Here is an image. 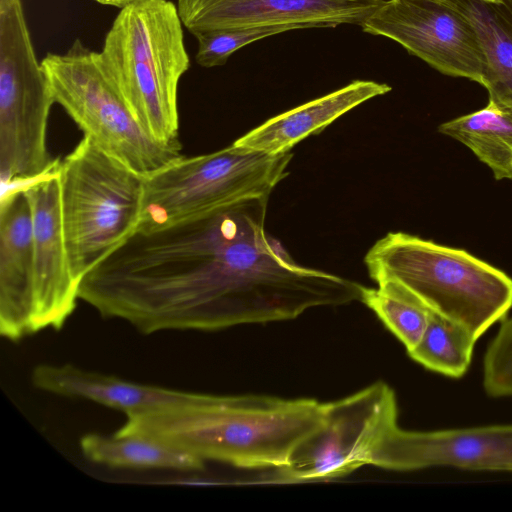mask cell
Instances as JSON below:
<instances>
[{
  "instance_id": "obj_1",
  "label": "cell",
  "mask_w": 512,
  "mask_h": 512,
  "mask_svg": "<svg viewBox=\"0 0 512 512\" xmlns=\"http://www.w3.org/2000/svg\"><path fill=\"white\" fill-rule=\"evenodd\" d=\"M268 199L136 230L84 276L80 299L143 334L297 318L317 275L266 232Z\"/></svg>"
},
{
  "instance_id": "obj_2",
  "label": "cell",
  "mask_w": 512,
  "mask_h": 512,
  "mask_svg": "<svg viewBox=\"0 0 512 512\" xmlns=\"http://www.w3.org/2000/svg\"><path fill=\"white\" fill-rule=\"evenodd\" d=\"M325 408L311 398L212 394L203 404L128 415L115 433L151 437L203 461L276 470L323 426Z\"/></svg>"
},
{
  "instance_id": "obj_3",
  "label": "cell",
  "mask_w": 512,
  "mask_h": 512,
  "mask_svg": "<svg viewBox=\"0 0 512 512\" xmlns=\"http://www.w3.org/2000/svg\"><path fill=\"white\" fill-rule=\"evenodd\" d=\"M177 5L137 0L120 9L99 52L104 70L139 124L178 140V84L190 67Z\"/></svg>"
},
{
  "instance_id": "obj_4",
  "label": "cell",
  "mask_w": 512,
  "mask_h": 512,
  "mask_svg": "<svg viewBox=\"0 0 512 512\" xmlns=\"http://www.w3.org/2000/svg\"><path fill=\"white\" fill-rule=\"evenodd\" d=\"M364 263L376 283L403 285L476 340L512 308V278L463 249L389 232L367 251Z\"/></svg>"
},
{
  "instance_id": "obj_5",
  "label": "cell",
  "mask_w": 512,
  "mask_h": 512,
  "mask_svg": "<svg viewBox=\"0 0 512 512\" xmlns=\"http://www.w3.org/2000/svg\"><path fill=\"white\" fill-rule=\"evenodd\" d=\"M68 258L84 276L138 228L145 177L101 150L90 137L56 166Z\"/></svg>"
},
{
  "instance_id": "obj_6",
  "label": "cell",
  "mask_w": 512,
  "mask_h": 512,
  "mask_svg": "<svg viewBox=\"0 0 512 512\" xmlns=\"http://www.w3.org/2000/svg\"><path fill=\"white\" fill-rule=\"evenodd\" d=\"M292 158L291 151L266 154L233 143L204 155H182L145 177L137 230H157L244 201L269 198L287 177Z\"/></svg>"
},
{
  "instance_id": "obj_7",
  "label": "cell",
  "mask_w": 512,
  "mask_h": 512,
  "mask_svg": "<svg viewBox=\"0 0 512 512\" xmlns=\"http://www.w3.org/2000/svg\"><path fill=\"white\" fill-rule=\"evenodd\" d=\"M55 103L105 153L147 177L180 158V142H162L135 119L107 76L99 52L76 39L41 61Z\"/></svg>"
},
{
  "instance_id": "obj_8",
  "label": "cell",
  "mask_w": 512,
  "mask_h": 512,
  "mask_svg": "<svg viewBox=\"0 0 512 512\" xmlns=\"http://www.w3.org/2000/svg\"><path fill=\"white\" fill-rule=\"evenodd\" d=\"M54 103L22 0H0V175L7 187L34 181L57 166L47 148Z\"/></svg>"
},
{
  "instance_id": "obj_9",
  "label": "cell",
  "mask_w": 512,
  "mask_h": 512,
  "mask_svg": "<svg viewBox=\"0 0 512 512\" xmlns=\"http://www.w3.org/2000/svg\"><path fill=\"white\" fill-rule=\"evenodd\" d=\"M398 425L394 390L377 381L349 396L326 403L323 426L276 469L282 483L327 481L369 465L388 433Z\"/></svg>"
},
{
  "instance_id": "obj_10",
  "label": "cell",
  "mask_w": 512,
  "mask_h": 512,
  "mask_svg": "<svg viewBox=\"0 0 512 512\" xmlns=\"http://www.w3.org/2000/svg\"><path fill=\"white\" fill-rule=\"evenodd\" d=\"M361 27L398 42L442 74L482 83V46L456 0L384 1Z\"/></svg>"
},
{
  "instance_id": "obj_11",
  "label": "cell",
  "mask_w": 512,
  "mask_h": 512,
  "mask_svg": "<svg viewBox=\"0 0 512 512\" xmlns=\"http://www.w3.org/2000/svg\"><path fill=\"white\" fill-rule=\"evenodd\" d=\"M369 465L393 471L453 467L512 472V424L415 431L394 427Z\"/></svg>"
},
{
  "instance_id": "obj_12",
  "label": "cell",
  "mask_w": 512,
  "mask_h": 512,
  "mask_svg": "<svg viewBox=\"0 0 512 512\" xmlns=\"http://www.w3.org/2000/svg\"><path fill=\"white\" fill-rule=\"evenodd\" d=\"M33 218L34 295L32 333L61 329L76 308L80 283L75 279L66 248L56 167L23 183Z\"/></svg>"
},
{
  "instance_id": "obj_13",
  "label": "cell",
  "mask_w": 512,
  "mask_h": 512,
  "mask_svg": "<svg viewBox=\"0 0 512 512\" xmlns=\"http://www.w3.org/2000/svg\"><path fill=\"white\" fill-rule=\"evenodd\" d=\"M384 0H177L192 34L215 30L296 25L300 29L362 24Z\"/></svg>"
},
{
  "instance_id": "obj_14",
  "label": "cell",
  "mask_w": 512,
  "mask_h": 512,
  "mask_svg": "<svg viewBox=\"0 0 512 512\" xmlns=\"http://www.w3.org/2000/svg\"><path fill=\"white\" fill-rule=\"evenodd\" d=\"M34 295L33 218L23 184L0 201V333L11 341L32 335Z\"/></svg>"
},
{
  "instance_id": "obj_15",
  "label": "cell",
  "mask_w": 512,
  "mask_h": 512,
  "mask_svg": "<svg viewBox=\"0 0 512 512\" xmlns=\"http://www.w3.org/2000/svg\"><path fill=\"white\" fill-rule=\"evenodd\" d=\"M31 379L45 392L90 400L121 410L126 416L199 405L212 396L132 382L72 364H39Z\"/></svg>"
},
{
  "instance_id": "obj_16",
  "label": "cell",
  "mask_w": 512,
  "mask_h": 512,
  "mask_svg": "<svg viewBox=\"0 0 512 512\" xmlns=\"http://www.w3.org/2000/svg\"><path fill=\"white\" fill-rule=\"evenodd\" d=\"M390 90L385 83L355 80L266 120L233 144L266 154L289 152L297 143L321 132L348 111Z\"/></svg>"
},
{
  "instance_id": "obj_17",
  "label": "cell",
  "mask_w": 512,
  "mask_h": 512,
  "mask_svg": "<svg viewBox=\"0 0 512 512\" xmlns=\"http://www.w3.org/2000/svg\"><path fill=\"white\" fill-rule=\"evenodd\" d=\"M472 22L486 67L481 85L489 101L512 113V0H456Z\"/></svg>"
},
{
  "instance_id": "obj_18",
  "label": "cell",
  "mask_w": 512,
  "mask_h": 512,
  "mask_svg": "<svg viewBox=\"0 0 512 512\" xmlns=\"http://www.w3.org/2000/svg\"><path fill=\"white\" fill-rule=\"evenodd\" d=\"M82 454L91 462L113 468L202 470L205 461L169 443L137 434H85Z\"/></svg>"
},
{
  "instance_id": "obj_19",
  "label": "cell",
  "mask_w": 512,
  "mask_h": 512,
  "mask_svg": "<svg viewBox=\"0 0 512 512\" xmlns=\"http://www.w3.org/2000/svg\"><path fill=\"white\" fill-rule=\"evenodd\" d=\"M439 132L466 146L496 180H512V113L488 104L442 123Z\"/></svg>"
},
{
  "instance_id": "obj_20",
  "label": "cell",
  "mask_w": 512,
  "mask_h": 512,
  "mask_svg": "<svg viewBox=\"0 0 512 512\" xmlns=\"http://www.w3.org/2000/svg\"><path fill=\"white\" fill-rule=\"evenodd\" d=\"M476 341L465 327L432 310L421 340L407 353L430 371L460 378L470 367Z\"/></svg>"
},
{
  "instance_id": "obj_21",
  "label": "cell",
  "mask_w": 512,
  "mask_h": 512,
  "mask_svg": "<svg viewBox=\"0 0 512 512\" xmlns=\"http://www.w3.org/2000/svg\"><path fill=\"white\" fill-rule=\"evenodd\" d=\"M360 301L378 316L407 352L421 340L432 311L410 290L392 280L378 282L377 288L363 286Z\"/></svg>"
},
{
  "instance_id": "obj_22",
  "label": "cell",
  "mask_w": 512,
  "mask_h": 512,
  "mask_svg": "<svg viewBox=\"0 0 512 512\" xmlns=\"http://www.w3.org/2000/svg\"><path fill=\"white\" fill-rule=\"evenodd\" d=\"M295 29L300 28L296 25H273L202 32L194 35L198 41L196 62L205 68L221 66L232 53L249 43Z\"/></svg>"
},
{
  "instance_id": "obj_23",
  "label": "cell",
  "mask_w": 512,
  "mask_h": 512,
  "mask_svg": "<svg viewBox=\"0 0 512 512\" xmlns=\"http://www.w3.org/2000/svg\"><path fill=\"white\" fill-rule=\"evenodd\" d=\"M482 385L493 398H512V316L504 318L483 357Z\"/></svg>"
},
{
  "instance_id": "obj_24",
  "label": "cell",
  "mask_w": 512,
  "mask_h": 512,
  "mask_svg": "<svg viewBox=\"0 0 512 512\" xmlns=\"http://www.w3.org/2000/svg\"><path fill=\"white\" fill-rule=\"evenodd\" d=\"M102 5L113 6L117 8H124L125 6L137 1V0H94Z\"/></svg>"
},
{
  "instance_id": "obj_25",
  "label": "cell",
  "mask_w": 512,
  "mask_h": 512,
  "mask_svg": "<svg viewBox=\"0 0 512 512\" xmlns=\"http://www.w3.org/2000/svg\"><path fill=\"white\" fill-rule=\"evenodd\" d=\"M483 1H485V2H496L498 0H483Z\"/></svg>"
}]
</instances>
